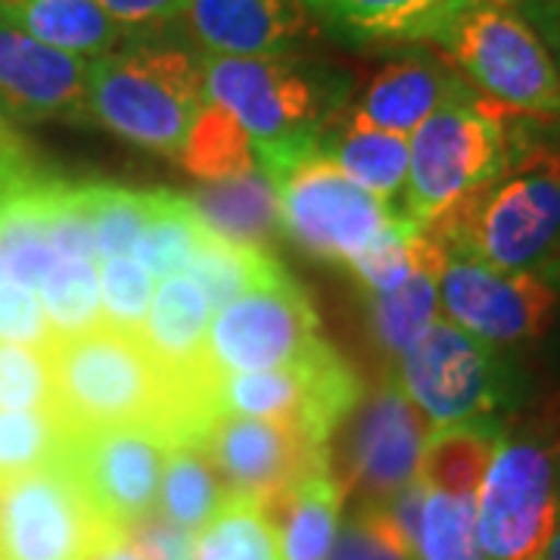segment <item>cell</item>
<instances>
[{
	"label": "cell",
	"mask_w": 560,
	"mask_h": 560,
	"mask_svg": "<svg viewBox=\"0 0 560 560\" xmlns=\"http://www.w3.org/2000/svg\"><path fill=\"white\" fill-rule=\"evenodd\" d=\"M194 560H280L278 533L261 504L228 499L194 536Z\"/></svg>",
	"instance_id": "34"
},
{
	"label": "cell",
	"mask_w": 560,
	"mask_h": 560,
	"mask_svg": "<svg viewBox=\"0 0 560 560\" xmlns=\"http://www.w3.org/2000/svg\"><path fill=\"white\" fill-rule=\"evenodd\" d=\"M202 231L206 224L187 194L150 190V219L135 246V261L150 278H175L190 268Z\"/></svg>",
	"instance_id": "30"
},
{
	"label": "cell",
	"mask_w": 560,
	"mask_h": 560,
	"mask_svg": "<svg viewBox=\"0 0 560 560\" xmlns=\"http://www.w3.org/2000/svg\"><path fill=\"white\" fill-rule=\"evenodd\" d=\"M521 10V16L533 25L545 47H555L560 54V0H523Z\"/></svg>",
	"instance_id": "44"
},
{
	"label": "cell",
	"mask_w": 560,
	"mask_h": 560,
	"mask_svg": "<svg viewBox=\"0 0 560 560\" xmlns=\"http://www.w3.org/2000/svg\"><path fill=\"white\" fill-rule=\"evenodd\" d=\"M318 315L287 271L221 305L209 324V364L215 374L275 371L320 346Z\"/></svg>",
	"instance_id": "13"
},
{
	"label": "cell",
	"mask_w": 560,
	"mask_h": 560,
	"mask_svg": "<svg viewBox=\"0 0 560 560\" xmlns=\"http://www.w3.org/2000/svg\"><path fill=\"white\" fill-rule=\"evenodd\" d=\"M54 408L50 349L0 342V411Z\"/></svg>",
	"instance_id": "37"
},
{
	"label": "cell",
	"mask_w": 560,
	"mask_h": 560,
	"mask_svg": "<svg viewBox=\"0 0 560 560\" xmlns=\"http://www.w3.org/2000/svg\"><path fill=\"white\" fill-rule=\"evenodd\" d=\"M20 0H0V10H10V7H16Z\"/></svg>",
	"instance_id": "48"
},
{
	"label": "cell",
	"mask_w": 560,
	"mask_h": 560,
	"mask_svg": "<svg viewBox=\"0 0 560 560\" xmlns=\"http://www.w3.org/2000/svg\"><path fill=\"white\" fill-rule=\"evenodd\" d=\"M168 448L156 427H113L72 436L66 464L101 517L128 529L156 511Z\"/></svg>",
	"instance_id": "16"
},
{
	"label": "cell",
	"mask_w": 560,
	"mask_h": 560,
	"mask_svg": "<svg viewBox=\"0 0 560 560\" xmlns=\"http://www.w3.org/2000/svg\"><path fill=\"white\" fill-rule=\"evenodd\" d=\"M38 300L54 340H72L101 330V278L94 261L57 259L38 283Z\"/></svg>",
	"instance_id": "32"
},
{
	"label": "cell",
	"mask_w": 560,
	"mask_h": 560,
	"mask_svg": "<svg viewBox=\"0 0 560 560\" xmlns=\"http://www.w3.org/2000/svg\"><path fill=\"white\" fill-rule=\"evenodd\" d=\"M433 44L508 113H560V72L545 40L517 10L492 0H460Z\"/></svg>",
	"instance_id": "6"
},
{
	"label": "cell",
	"mask_w": 560,
	"mask_h": 560,
	"mask_svg": "<svg viewBox=\"0 0 560 560\" xmlns=\"http://www.w3.org/2000/svg\"><path fill=\"white\" fill-rule=\"evenodd\" d=\"M103 13L128 35H153L184 16L190 0H97Z\"/></svg>",
	"instance_id": "42"
},
{
	"label": "cell",
	"mask_w": 560,
	"mask_h": 560,
	"mask_svg": "<svg viewBox=\"0 0 560 560\" xmlns=\"http://www.w3.org/2000/svg\"><path fill=\"white\" fill-rule=\"evenodd\" d=\"M318 150L352 184L386 202L401 219V194L408 180V138L364 128L340 113L327 125Z\"/></svg>",
	"instance_id": "22"
},
{
	"label": "cell",
	"mask_w": 560,
	"mask_h": 560,
	"mask_svg": "<svg viewBox=\"0 0 560 560\" xmlns=\"http://www.w3.org/2000/svg\"><path fill=\"white\" fill-rule=\"evenodd\" d=\"M278 194L280 231L312 256L346 261L381 237L399 215L342 175L320 150L265 172Z\"/></svg>",
	"instance_id": "8"
},
{
	"label": "cell",
	"mask_w": 560,
	"mask_h": 560,
	"mask_svg": "<svg viewBox=\"0 0 560 560\" xmlns=\"http://www.w3.org/2000/svg\"><path fill=\"white\" fill-rule=\"evenodd\" d=\"M178 162L187 168V175L200 178L202 184L234 178V175L259 168L249 135L243 131L231 113H224L221 106L209 101L202 103L200 116L180 147Z\"/></svg>",
	"instance_id": "31"
},
{
	"label": "cell",
	"mask_w": 560,
	"mask_h": 560,
	"mask_svg": "<svg viewBox=\"0 0 560 560\" xmlns=\"http://www.w3.org/2000/svg\"><path fill=\"white\" fill-rule=\"evenodd\" d=\"M187 200L200 212L202 224L228 241L259 246L268 253H271V243L278 241V194L261 168L202 184L194 194H187Z\"/></svg>",
	"instance_id": "23"
},
{
	"label": "cell",
	"mask_w": 560,
	"mask_h": 560,
	"mask_svg": "<svg viewBox=\"0 0 560 560\" xmlns=\"http://www.w3.org/2000/svg\"><path fill=\"white\" fill-rule=\"evenodd\" d=\"M91 560H140V555L131 548V541L125 539V533H121L119 539H113L109 545H103L101 551H97Z\"/></svg>",
	"instance_id": "45"
},
{
	"label": "cell",
	"mask_w": 560,
	"mask_h": 560,
	"mask_svg": "<svg viewBox=\"0 0 560 560\" xmlns=\"http://www.w3.org/2000/svg\"><path fill=\"white\" fill-rule=\"evenodd\" d=\"M0 342H16L32 349H50L57 342L35 290L10 278L0 280Z\"/></svg>",
	"instance_id": "40"
},
{
	"label": "cell",
	"mask_w": 560,
	"mask_h": 560,
	"mask_svg": "<svg viewBox=\"0 0 560 560\" xmlns=\"http://www.w3.org/2000/svg\"><path fill=\"white\" fill-rule=\"evenodd\" d=\"M342 492L330 470L308 474L287 495L265 504L278 533L280 560H324L342 521Z\"/></svg>",
	"instance_id": "24"
},
{
	"label": "cell",
	"mask_w": 560,
	"mask_h": 560,
	"mask_svg": "<svg viewBox=\"0 0 560 560\" xmlns=\"http://www.w3.org/2000/svg\"><path fill=\"white\" fill-rule=\"evenodd\" d=\"M97 278H101L103 327L138 337L150 312V300H153V278L143 271L140 261L128 256L103 259Z\"/></svg>",
	"instance_id": "38"
},
{
	"label": "cell",
	"mask_w": 560,
	"mask_h": 560,
	"mask_svg": "<svg viewBox=\"0 0 560 560\" xmlns=\"http://www.w3.org/2000/svg\"><path fill=\"white\" fill-rule=\"evenodd\" d=\"M184 25L215 57H290L318 35L300 0H190Z\"/></svg>",
	"instance_id": "18"
},
{
	"label": "cell",
	"mask_w": 560,
	"mask_h": 560,
	"mask_svg": "<svg viewBox=\"0 0 560 560\" xmlns=\"http://www.w3.org/2000/svg\"><path fill=\"white\" fill-rule=\"evenodd\" d=\"M40 172L32 162V150L22 138L20 131L13 128L10 116L0 109V200L7 194H13L16 187L28 184L32 178H38Z\"/></svg>",
	"instance_id": "43"
},
{
	"label": "cell",
	"mask_w": 560,
	"mask_h": 560,
	"mask_svg": "<svg viewBox=\"0 0 560 560\" xmlns=\"http://www.w3.org/2000/svg\"><path fill=\"white\" fill-rule=\"evenodd\" d=\"M504 116L508 109L470 88L420 121L408 140L401 219L427 228L452 202L495 178L511 160Z\"/></svg>",
	"instance_id": "5"
},
{
	"label": "cell",
	"mask_w": 560,
	"mask_h": 560,
	"mask_svg": "<svg viewBox=\"0 0 560 560\" xmlns=\"http://www.w3.org/2000/svg\"><path fill=\"white\" fill-rule=\"evenodd\" d=\"M202 103L200 60L178 44L135 40L88 62V119L140 150L178 160Z\"/></svg>",
	"instance_id": "4"
},
{
	"label": "cell",
	"mask_w": 560,
	"mask_h": 560,
	"mask_svg": "<svg viewBox=\"0 0 560 560\" xmlns=\"http://www.w3.org/2000/svg\"><path fill=\"white\" fill-rule=\"evenodd\" d=\"M415 560H486L477 539V499L427 489Z\"/></svg>",
	"instance_id": "35"
},
{
	"label": "cell",
	"mask_w": 560,
	"mask_h": 560,
	"mask_svg": "<svg viewBox=\"0 0 560 560\" xmlns=\"http://www.w3.org/2000/svg\"><path fill=\"white\" fill-rule=\"evenodd\" d=\"M69 442L72 430L54 408L0 411V486L66 460Z\"/></svg>",
	"instance_id": "33"
},
{
	"label": "cell",
	"mask_w": 560,
	"mask_h": 560,
	"mask_svg": "<svg viewBox=\"0 0 560 560\" xmlns=\"http://www.w3.org/2000/svg\"><path fill=\"white\" fill-rule=\"evenodd\" d=\"M560 521V464L536 440L501 442L477 489V539L486 560H539Z\"/></svg>",
	"instance_id": "10"
},
{
	"label": "cell",
	"mask_w": 560,
	"mask_h": 560,
	"mask_svg": "<svg viewBox=\"0 0 560 560\" xmlns=\"http://www.w3.org/2000/svg\"><path fill=\"white\" fill-rule=\"evenodd\" d=\"M228 492L200 436L172 442L162 470L156 514L187 533H200L224 508Z\"/></svg>",
	"instance_id": "27"
},
{
	"label": "cell",
	"mask_w": 560,
	"mask_h": 560,
	"mask_svg": "<svg viewBox=\"0 0 560 560\" xmlns=\"http://www.w3.org/2000/svg\"><path fill=\"white\" fill-rule=\"evenodd\" d=\"M3 13L32 38L81 60H97L116 50V44L125 38V32L103 13L97 0H20Z\"/></svg>",
	"instance_id": "26"
},
{
	"label": "cell",
	"mask_w": 560,
	"mask_h": 560,
	"mask_svg": "<svg viewBox=\"0 0 560 560\" xmlns=\"http://www.w3.org/2000/svg\"><path fill=\"white\" fill-rule=\"evenodd\" d=\"M320 32L349 44L433 40L460 0H300Z\"/></svg>",
	"instance_id": "21"
},
{
	"label": "cell",
	"mask_w": 560,
	"mask_h": 560,
	"mask_svg": "<svg viewBox=\"0 0 560 560\" xmlns=\"http://www.w3.org/2000/svg\"><path fill=\"white\" fill-rule=\"evenodd\" d=\"M187 275L197 280L212 312H219L221 305L237 300L246 290H256L283 275V265L268 249L228 241L212 228H206Z\"/></svg>",
	"instance_id": "29"
},
{
	"label": "cell",
	"mask_w": 560,
	"mask_h": 560,
	"mask_svg": "<svg viewBox=\"0 0 560 560\" xmlns=\"http://www.w3.org/2000/svg\"><path fill=\"white\" fill-rule=\"evenodd\" d=\"M440 305L452 324L495 349L541 337L555 320L558 293L539 275H514L467 256H445Z\"/></svg>",
	"instance_id": "15"
},
{
	"label": "cell",
	"mask_w": 560,
	"mask_h": 560,
	"mask_svg": "<svg viewBox=\"0 0 560 560\" xmlns=\"http://www.w3.org/2000/svg\"><path fill=\"white\" fill-rule=\"evenodd\" d=\"M401 393L433 427L486 420L504 399V371L489 342L436 318L399 355Z\"/></svg>",
	"instance_id": "12"
},
{
	"label": "cell",
	"mask_w": 560,
	"mask_h": 560,
	"mask_svg": "<svg viewBox=\"0 0 560 560\" xmlns=\"http://www.w3.org/2000/svg\"><path fill=\"white\" fill-rule=\"evenodd\" d=\"M54 411L72 436L113 427H156L172 442L212 420L209 389L175 381L135 334L101 327L50 346Z\"/></svg>",
	"instance_id": "1"
},
{
	"label": "cell",
	"mask_w": 560,
	"mask_h": 560,
	"mask_svg": "<svg viewBox=\"0 0 560 560\" xmlns=\"http://www.w3.org/2000/svg\"><path fill=\"white\" fill-rule=\"evenodd\" d=\"M7 278V268H3V259H0V280Z\"/></svg>",
	"instance_id": "49"
},
{
	"label": "cell",
	"mask_w": 560,
	"mask_h": 560,
	"mask_svg": "<svg viewBox=\"0 0 560 560\" xmlns=\"http://www.w3.org/2000/svg\"><path fill=\"white\" fill-rule=\"evenodd\" d=\"M464 91H470V84L442 60L427 54H405L399 60L386 62L368 81L359 103L346 106L342 116L364 128L408 138L420 121Z\"/></svg>",
	"instance_id": "19"
},
{
	"label": "cell",
	"mask_w": 560,
	"mask_h": 560,
	"mask_svg": "<svg viewBox=\"0 0 560 560\" xmlns=\"http://www.w3.org/2000/svg\"><path fill=\"white\" fill-rule=\"evenodd\" d=\"M539 560H560V521L555 526V533H551V539L545 545V551H541Z\"/></svg>",
	"instance_id": "46"
},
{
	"label": "cell",
	"mask_w": 560,
	"mask_h": 560,
	"mask_svg": "<svg viewBox=\"0 0 560 560\" xmlns=\"http://www.w3.org/2000/svg\"><path fill=\"white\" fill-rule=\"evenodd\" d=\"M200 442L219 470L228 499L271 504L308 474L327 470V448L296 423L212 415Z\"/></svg>",
	"instance_id": "14"
},
{
	"label": "cell",
	"mask_w": 560,
	"mask_h": 560,
	"mask_svg": "<svg viewBox=\"0 0 560 560\" xmlns=\"http://www.w3.org/2000/svg\"><path fill=\"white\" fill-rule=\"evenodd\" d=\"M140 560H194V533L160 517L156 511L125 529Z\"/></svg>",
	"instance_id": "41"
},
{
	"label": "cell",
	"mask_w": 560,
	"mask_h": 560,
	"mask_svg": "<svg viewBox=\"0 0 560 560\" xmlns=\"http://www.w3.org/2000/svg\"><path fill=\"white\" fill-rule=\"evenodd\" d=\"M212 305L206 302L197 280L190 275H175L160 283L150 300V312L140 327V342L162 368L194 389H209L219 381L215 368L209 364V324Z\"/></svg>",
	"instance_id": "20"
},
{
	"label": "cell",
	"mask_w": 560,
	"mask_h": 560,
	"mask_svg": "<svg viewBox=\"0 0 560 560\" xmlns=\"http://www.w3.org/2000/svg\"><path fill=\"white\" fill-rule=\"evenodd\" d=\"M492 3H501V7H511V10H514V7H523V0H492Z\"/></svg>",
	"instance_id": "47"
},
{
	"label": "cell",
	"mask_w": 560,
	"mask_h": 560,
	"mask_svg": "<svg viewBox=\"0 0 560 560\" xmlns=\"http://www.w3.org/2000/svg\"><path fill=\"white\" fill-rule=\"evenodd\" d=\"M430 420L401 393L396 381L374 393H361L327 440V470L337 480L342 501L355 508H381L418 480Z\"/></svg>",
	"instance_id": "7"
},
{
	"label": "cell",
	"mask_w": 560,
	"mask_h": 560,
	"mask_svg": "<svg viewBox=\"0 0 560 560\" xmlns=\"http://www.w3.org/2000/svg\"><path fill=\"white\" fill-rule=\"evenodd\" d=\"M206 101L231 113L253 140L261 172L318 150L327 125L349 103L352 81L342 72L290 57H215L200 54Z\"/></svg>",
	"instance_id": "3"
},
{
	"label": "cell",
	"mask_w": 560,
	"mask_h": 560,
	"mask_svg": "<svg viewBox=\"0 0 560 560\" xmlns=\"http://www.w3.org/2000/svg\"><path fill=\"white\" fill-rule=\"evenodd\" d=\"M501 442L504 433L492 418L436 427L423 442L418 482L430 492L477 499V489Z\"/></svg>",
	"instance_id": "25"
},
{
	"label": "cell",
	"mask_w": 560,
	"mask_h": 560,
	"mask_svg": "<svg viewBox=\"0 0 560 560\" xmlns=\"http://www.w3.org/2000/svg\"><path fill=\"white\" fill-rule=\"evenodd\" d=\"M324 560H415V548L383 508H352Z\"/></svg>",
	"instance_id": "39"
},
{
	"label": "cell",
	"mask_w": 560,
	"mask_h": 560,
	"mask_svg": "<svg viewBox=\"0 0 560 560\" xmlns=\"http://www.w3.org/2000/svg\"><path fill=\"white\" fill-rule=\"evenodd\" d=\"M84 200L94 224L101 259H119L138 246L150 219V190H128L116 184H84Z\"/></svg>",
	"instance_id": "36"
},
{
	"label": "cell",
	"mask_w": 560,
	"mask_h": 560,
	"mask_svg": "<svg viewBox=\"0 0 560 560\" xmlns=\"http://www.w3.org/2000/svg\"><path fill=\"white\" fill-rule=\"evenodd\" d=\"M445 256H467L514 275L560 268V153L523 147L495 178L452 202L423 228Z\"/></svg>",
	"instance_id": "2"
},
{
	"label": "cell",
	"mask_w": 560,
	"mask_h": 560,
	"mask_svg": "<svg viewBox=\"0 0 560 560\" xmlns=\"http://www.w3.org/2000/svg\"><path fill=\"white\" fill-rule=\"evenodd\" d=\"M359 396L361 383L355 371L327 342L287 368L221 374L212 386L219 415L296 423L324 448L334 427L346 418Z\"/></svg>",
	"instance_id": "11"
},
{
	"label": "cell",
	"mask_w": 560,
	"mask_h": 560,
	"mask_svg": "<svg viewBox=\"0 0 560 560\" xmlns=\"http://www.w3.org/2000/svg\"><path fill=\"white\" fill-rule=\"evenodd\" d=\"M442 265H445V253L436 243V249L420 261L411 278L401 280L399 287H393L386 293L368 296L371 330H374V340L381 342L383 352L399 359L401 352L436 320Z\"/></svg>",
	"instance_id": "28"
},
{
	"label": "cell",
	"mask_w": 560,
	"mask_h": 560,
	"mask_svg": "<svg viewBox=\"0 0 560 560\" xmlns=\"http://www.w3.org/2000/svg\"><path fill=\"white\" fill-rule=\"evenodd\" d=\"M121 533L66 460L0 486V560H91Z\"/></svg>",
	"instance_id": "9"
},
{
	"label": "cell",
	"mask_w": 560,
	"mask_h": 560,
	"mask_svg": "<svg viewBox=\"0 0 560 560\" xmlns=\"http://www.w3.org/2000/svg\"><path fill=\"white\" fill-rule=\"evenodd\" d=\"M88 60L32 38L0 10V109L16 119H88Z\"/></svg>",
	"instance_id": "17"
}]
</instances>
